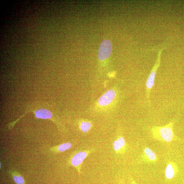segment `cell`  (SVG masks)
Here are the masks:
<instances>
[{"mask_svg":"<svg viewBox=\"0 0 184 184\" xmlns=\"http://www.w3.org/2000/svg\"><path fill=\"white\" fill-rule=\"evenodd\" d=\"M126 142L123 136H119L113 142V146L114 151L118 153L124 152L126 147Z\"/></svg>","mask_w":184,"mask_h":184,"instance_id":"6","label":"cell"},{"mask_svg":"<svg viewBox=\"0 0 184 184\" xmlns=\"http://www.w3.org/2000/svg\"><path fill=\"white\" fill-rule=\"evenodd\" d=\"M72 146L71 143H65L59 145L58 147V151L60 152H64L71 148Z\"/></svg>","mask_w":184,"mask_h":184,"instance_id":"11","label":"cell"},{"mask_svg":"<svg viewBox=\"0 0 184 184\" xmlns=\"http://www.w3.org/2000/svg\"><path fill=\"white\" fill-rule=\"evenodd\" d=\"M92 124L91 122H86V121H83L82 122L80 128L81 131L84 133L88 132L90 131L91 129Z\"/></svg>","mask_w":184,"mask_h":184,"instance_id":"10","label":"cell"},{"mask_svg":"<svg viewBox=\"0 0 184 184\" xmlns=\"http://www.w3.org/2000/svg\"><path fill=\"white\" fill-rule=\"evenodd\" d=\"M143 156L144 158V160L150 163H156L158 160V158L156 154L148 147L145 148L144 149Z\"/></svg>","mask_w":184,"mask_h":184,"instance_id":"8","label":"cell"},{"mask_svg":"<svg viewBox=\"0 0 184 184\" xmlns=\"http://www.w3.org/2000/svg\"><path fill=\"white\" fill-rule=\"evenodd\" d=\"M112 45L109 40H105L101 43L99 47L98 57L99 60L103 61L110 57L112 53Z\"/></svg>","mask_w":184,"mask_h":184,"instance_id":"3","label":"cell"},{"mask_svg":"<svg viewBox=\"0 0 184 184\" xmlns=\"http://www.w3.org/2000/svg\"><path fill=\"white\" fill-rule=\"evenodd\" d=\"M161 50L159 53L158 59H157L155 64L151 73H150L146 82V96L149 105H151L150 95H151V91L154 85L157 70L158 69L160 64V55Z\"/></svg>","mask_w":184,"mask_h":184,"instance_id":"2","label":"cell"},{"mask_svg":"<svg viewBox=\"0 0 184 184\" xmlns=\"http://www.w3.org/2000/svg\"><path fill=\"white\" fill-rule=\"evenodd\" d=\"M174 122L163 126H153L151 132L154 139L161 142H171L175 139L173 131Z\"/></svg>","mask_w":184,"mask_h":184,"instance_id":"1","label":"cell"},{"mask_svg":"<svg viewBox=\"0 0 184 184\" xmlns=\"http://www.w3.org/2000/svg\"><path fill=\"white\" fill-rule=\"evenodd\" d=\"M90 152L89 151H83L79 152L75 154L71 159V164L72 165L79 169L84 160L88 156Z\"/></svg>","mask_w":184,"mask_h":184,"instance_id":"5","label":"cell"},{"mask_svg":"<svg viewBox=\"0 0 184 184\" xmlns=\"http://www.w3.org/2000/svg\"><path fill=\"white\" fill-rule=\"evenodd\" d=\"M177 171V167L172 162H169L167 164L165 169V177L168 180L173 178Z\"/></svg>","mask_w":184,"mask_h":184,"instance_id":"7","label":"cell"},{"mask_svg":"<svg viewBox=\"0 0 184 184\" xmlns=\"http://www.w3.org/2000/svg\"><path fill=\"white\" fill-rule=\"evenodd\" d=\"M116 94V91L113 89L107 91L99 99V105L101 106H105L109 105L115 99Z\"/></svg>","mask_w":184,"mask_h":184,"instance_id":"4","label":"cell"},{"mask_svg":"<svg viewBox=\"0 0 184 184\" xmlns=\"http://www.w3.org/2000/svg\"><path fill=\"white\" fill-rule=\"evenodd\" d=\"M13 176L14 182L17 184H25L24 178L20 174H13Z\"/></svg>","mask_w":184,"mask_h":184,"instance_id":"12","label":"cell"},{"mask_svg":"<svg viewBox=\"0 0 184 184\" xmlns=\"http://www.w3.org/2000/svg\"><path fill=\"white\" fill-rule=\"evenodd\" d=\"M36 117L42 119H50L52 117V114L49 111L45 109H40L36 111L35 112Z\"/></svg>","mask_w":184,"mask_h":184,"instance_id":"9","label":"cell"}]
</instances>
